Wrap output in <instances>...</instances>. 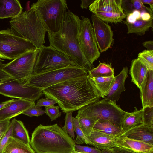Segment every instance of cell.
<instances>
[{
    "label": "cell",
    "instance_id": "ffe728a7",
    "mask_svg": "<svg viewBox=\"0 0 153 153\" xmlns=\"http://www.w3.org/2000/svg\"><path fill=\"white\" fill-rule=\"evenodd\" d=\"M143 108L153 107V70H148L140 89Z\"/></svg>",
    "mask_w": 153,
    "mask_h": 153
},
{
    "label": "cell",
    "instance_id": "c3c4849f",
    "mask_svg": "<svg viewBox=\"0 0 153 153\" xmlns=\"http://www.w3.org/2000/svg\"><path fill=\"white\" fill-rule=\"evenodd\" d=\"M141 1L143 4H149L150 9L153 11V0H141Z\"/></svg>",
    "mask_w": 153,
    "mask_h": 153
},
{
    "label": "cell",
    "instance_id": "cb8c5ba5",
    "mask_svg": "<svg viewBox=\"0 0 153 153\" xmlns=\"http://www.w3.org/2000/svg\"><path fill=\"white\" fill-rule=\"evenodd\" d=\"M153 19L152 18L149 20L146 21L140 19L133 23H128L125 20L124 23L127 27V34L134 33L139 36L144 35L150 28H153Z\"/></svg>",
    "mask_w": 153,
    "mask_h": 153
},
{
    "label": "cell",
    "instance_id": "f35d334b",
    "mask_svg": "<svg viewBox=\"0 0 153 153\" xmlns=\"http://www.w3.org/2000/svg\"><path fill=\"white\" fill-rule=\"evenodd\" d=\"M75 150L85 153H102L101 150L95 147L81 146L76 144Z\"/></svg>",
    "mask_w": 153,
    "mask_h": 153
},
{
    "label": "cell",
    "instance_id": "d590c367",
    "mask_svg": "<svg viewBox=\"0 0 153 153\" xmlns=\"http://www.w3.org/2000/svg\"><path fill=\"white\" fill-rule=\"evenodd\" d=\"M15 118L10 121L9 127L0 140V153H3L9 137L11 136Z\"/></svg>",
    "mask_w": 153,
    "mask_h": 153
},
{
    "label": "cell",
    "instance_id": "d6986e66",
    "mask_svg": "<svg viewBox=\"0 0 153 153\" xmlns=\"http://www.w3.org/2000/svg\"><path fill=\"white\" fill-rule=\"evenodd\" d=\"M117 137V136L109 135L93 129L87 138L93 146L101 150L108 149L115 146Z\"/></svg>",
    "mask_w": 153,
    "mask_h": 153
},
{
    "label": "cell",
    "instance_id": "d6a6232c",
    "mask_svg": "<svg viewBox=\"0 0 153 153\" xmlns=\"http://www.w3.org/2000/svg\"><path fill=\"white\" fill-rule=\"evenodd\" d=\"M138 58L148 70H153V50H144L139 53Z\"/></svg>",
    "mask_w": 153,
    "mask_h": 153
},
{
    "label": "cell",
    "instance_id": "3957f363",
    "mask_svg": "<svg viewBox=\"0 0 153 153\" xmlns=\"http://www.w3.org/2000/svg\"><path fill=\"white\" fill-rule=\"evenodd\" d=\"M30 144L35 153H72L75 151L74 141L57 124L38 126L32 133Z\"/></svg>",
    "mask_w": 153,
    "mask_h": 153
},
{
    "label": "cell",
    "instance_id": "816d5d0a",
    "mask_svg": "<svg viewBox=\"0 0 153 153\" xmlns=\"http://www.w3.org/2000/svg\"><path fill=\"white\" fill-rule=\"evenodd\" d=\"M5 61L4 60L0 59V67L3 68L5 64L3 63V62Z\"/></svg>",
    "mask_w": 153,
    "mask_h": 153
},
{
    "label": "cell",
    "instance_id": "9c48e42d",
    "mask_svg": "<svg viewBox=\"0 0 153 153\" xmlns=\"http://www.w3.org/2000/svg\"><path fill=\"white\" fill-rule=\"evenodd\" d=\"M39 49L28 51L5 64L2 70L22 85L28 84Z\"/></svg>",
    "mask_w": 153,
    "mask_h": 153
},
{
    "label": "cell",
    "instance_id": "2e32d148",
    "mask_svg": "<svg viewBox=\"0 0 153 153\" xmlns=\"http://www.w3.org/2000/svg\"><path fill=\"white\" fill-rule=\"evenodd\" d=\"M120 136L153 145V128L141 124L123 132Z\"/></svg>",
    "mask_w": 153,
    "mask_h": 153
},
{
    "label": "cell",
    "instance_id": "60d3db41",
    "mask_svg": "<svg viewBox=\"0 0 153 153\" xmlns=\"http://www.w3.org/2000/svg\"><path fill=\"white\" fill-rule=\"evenodd\" d=\"M57 102L54 100L48 98H41L38 100L35 106L39 108L53 106Z\"/></svg>",
    "mask_w": 153,
    "mask_h": 153
},
{
    "label": "cell",
    "instance_id": "1f68e13d",
    "mask_svg": "<svg viewBox=\"0 0 153 153\" xmlns=\"http://www.w3.org/2000/svg\"><path fill=\"white\" fill-rule=\"evenodd\" d=\"M74 130L76 134V137L75 140L76 144L78 145L85 143L87 144L93 145V144L85 136L80 126L79 119L77 118L73 117Z\"/></svg>",
    "mask_w": 153,
    "mask_h": 153
},
{
    "label": "cell",
    "instance_id": "5bb4252c",
    "mask_svg": "<svg viewBox=\"0 0 153 153\" xmlns=\"http://www.w3.org/2000/svg\"><path fill=\"white\" fill-rule=\"evenodd\" d=\"M34 102L16 99L0 110V120L12 118L22 114L29 108L35 106Z\"/></svg>",
    "mask_w": 153,
    "mask_h": 153
},
{
    "label": "cell",
    "instance_id": "836d02e7",
    "mask_svg": "<svg viewBox=\"0 0 153 153\" xmlns=\"http://www.w3.org/2000/svg\"><path fill=\"white\" fill-rule=\"evenodd\" d=\"M72 112H68L65 118V123L62 128L64 131L75 141V135L74 133L73 117Z\"/></svg>",
    "mask_w": 153,
    "mask_h": 153
},
{
    "label": "cell",
    "instance_id": "f1b7e54d",
    "mask_svg": "<svg viewBox=\"0 0 153 153\" xmlns=\"http://www.w3.org/2000/svg\"><path fill=\"white\" fill-rule=\"evenodd\" d=\"M91 78L114 76V68L110 64L101 62L99 65L88 72Z\"/></svg>",
    "mask_w": 153,
    "mask_h": 153
},
{
    "label": "cell",
    "instance_id": "ee69618b",
    "mask_svg": "<svg viewBox=\"0 0 153 153\" xmlns=\"http://www.w3.org/2000/svg\"><path fill=\"white\" fill-rule=\"evenodd\" d=\"M140 12L141 19L142 20L148 21L149 20L152 18H153V15L146 11L143 10L140 11Z\"/></svg>",
    "mask_w": 153,
    "mask_h": 153
},
{
    "label": "cell",
    "instance_id": "603a6c76",
    "mask_svg": "<svg viewBox=\"0 0 153 153\" xmlns=\"http://www.w3.org/2000/svg\"><path fill=\"white\" fill-rule=\"evenodd\" d=\"M143 111L134 107L132 112H125L121 122V128L124 131L142 124Z\"/></svg>",
    "mask_w": 153,
    "mask_h": 153
},
{
    "label": "cell",
    "instance_id": "7bdbcfd3",
    "mask_svg": "<svg viewBox=\"0 0 153 153\" xmlns=\"http://www.w3.org/2000/svg\"><path fill=\"white\" fill-rule=\"evenodd\" d=\"M111 153H138L129 150L115 146L108 149Z\"/></svg>",
    "mask_w": 153,
    "mask_h": 153
},
{
    "label": "cell",
    "instance_id": "e0dca14e",
    "mask_svg": "<svg viewBox=\"0 0 153 153\" xmlns=\"http://www.w3.org/2000/svg\"><path fill=\"white\" fill-rule=\"evenodd\" d=\"M128 68L124 67L117 75L114 76V81L105 99L113 101H117L121 93L125 91V81L128 76Z\"/></svg>",
    "mask_w": 153,
    "mask_h": 153
},
{
    "label": "cell",
    "instance_id": "484cf974",
    "mask_svg": "<svg viewBox=\"0 0 153 153\" xmlns=\"http://www.w3.org/2000/svg\"><path fill=\"white\" fill-rule=\"evenodd\" d=\"M93 129L115 136H119L124 132L121 128L109 121L104 120H98L94 125Z\"/></svg>",
    "mask_w": 153,
    "mask_h": 153
},
{
    "label": "cell",
    "instance_id": "4dcf8cb0",
    "mask_svg": "<svg viewBox=\"0 0 153 153\" xmlns=\"http://www.w3.org/2000/svg\"><path fill=\"white\" fill-rule=\"evenodd\" d=\"M76 117L78 118L80 128L87 137L97 120L82 114H77Z\"/></svg>",
    "mask_w": 153,
    "mask_h": 153
},
{
    "label": "cell",
    "instance_id": "f5cc1de1",
    "mask_svg": "<svg viewBox=\"0 0 153 153\" xmlns=\"http://www.w3.org/2000/svg\"><path fill=\"white\" fill-rule=\"evenodd\" d=\"M72 153H85L75 150L74 152H72Z\"/></svg>",
    "mask_w": 153,
    "mask_h": 153
},
{
    "label": "cell",
    "instance_id": "d4e9b609",
    "mask_svg": "<svg viewBox=\"0 0 153 153\" xmlns=\"http://www.w3.org/2000/svg\"><path fill=\"white\" fill-rule=\"evenodd\" d=\"M3 153H35L30 145L11 136L9 137Z\"/></svg>",
    "mask_w": 153,
    "mask_h": 153
},
{
    "label": "cell",
    "instance_id": "8992f818",
    "mask_svg": "<svg viewBox=\"0 0 153 153\" xmlns=\"http://www.w3.org/2000/svg\"><path fill=\"white\" fill-rule=\"evenodd\" d=\"M88 72L85 69L78 65L69 66L32 75L28 84L43 91L67 80L85 75Z\"/></svg>",
    "mask_w": 153,
    "mask_h": 153
},
{
    "label": "cell",
    "instance_id": "277c9868",
    "mask_svg": "<svg viewBox=\"0 0 153 153\" xmlns=\"http://www.w3.org/2000/svg\"><path fill=\"white\" fill-rule=\"evenodd\" d=\"M10 23L12 30L31 42L37 48L39 49L45 43L47 31L33 8L22 12L11 19Z\"/></svg>",
    "mask_w": 153,
    "mask_h": 153
},
{
    "label": "cell",
    "instance_id": "e575fe53",
    "mask_svg": "<svg viewBox=\"0 0 153 153\" xmlns=\"http://www.w3.org/2000/svg\"><path fill=\"white\" fill-rule=\"evenodd\" d=\"M142 124L153 128V107L142 108Z\"/></svg>",
    "mask_w": 153,
    "mask_h": 153
},
{
    "label": "cell",
    "instance_id": "52a82bcc",
    "mask_svg": "<svg viewBox=\"0 0 153 153\" xmlns=\"http://www.w3.org/2000/svg\"><path fill=\"white\" fill-rule=\"evenodd\" d=\"M125 112L116 104V102L104 98L78 110V114L84 115L97 121H108L121 128L122 121Z\"/></svg>",
    "mask_w": 153,
    "mask_h": 153
},
{
    "label": "cell",
    "instance_id": "681fc988",
    "mask_svg": "<svg viewBox=\"0 0 153 153\" xmlns=\"http://www.w3.org/2000/svg\"><path fill=\"white\" fill-rule=\"evenodd\" d=\"M15 100L14 99H12L10 100H7L0 103V110L4 108L8 104H10Z\"/></svg>",
    "mask_w": 153,
    "mask_h": 153
},
{
    "label": "cell",
    "instance_id": "ba28073f",
    "mask_svg": "<svg viewBox=\"0 0 153 153\" xmlns=\"http://www.w3.org/2000/svg\"><path fill=\"white\" fill-rule=\"evenodd\" d=\"M39 49L32 75L77 65L68 56L50 45H43Z\"/></svg>",
    "mask_w": 153,
    "mask_h": 153
},
{
    "label": "cell",
    "instance_id": "b9f144b4",
    "mask_svg": "<svg viewBox=\"0 0 153 153\" xmlns=\"http://www.w3.org/2000/svg\"><path fill=\"white\" fill-rule=\"evenodd\" d=\"M10 119L0 120V140L8 129Z\"/></svg>",
    "mask_w": 153,
    "mask_h": 153
},
{
    "label": "cell",
    "instance_id": "30bf717a",
    "mask_svg": "<svg viewBox=\"0 0 153 153\" xmlns=\"http://www.w3.org/2000/svg\"><path fill=\"white\" fill-rule=\"evenodd\" d=\"M36 48L31 42L18 36L10 29L0 30V58L13 60Z\"/></svg>",
    "mask_w": 153,
    "mask_h": 153
},
{
    "label": "cell",
    "instance_id": "4316f807",
    "mask_svg": "<svg viewBox=\"0 0 153 153\" xmlns=\"http://www.w3.org/2000/svg\"><path fill=\"white\" fill-rule=\"evenodd\" d=\"M114 76L91 77L101 97L105 98L107 95L114 82Z\"/></svg>",
    "mask_w": 153,
    "mask_h": 153
},
{
    "label": "cell",
    "instance_id": "8fae6325",
    "mask_svg": "<svg viewBox=\"0 0 153 153\" xmlns=\"http://www.w3.org/2000/svg\"><path fill=\"white\" fill-rule=\"evenodd\" d=\"M0 94L10 98L35 102L43 93L40 89L28 84L22 85L11 77L0 81Z\"/></svg>",
    "mask_w": 153,
    "mask_h": 153
},
{
    "label": "cell",
    "instance_id": "f907efd6",
    "mask_svg": "<svg viewBox=\"0 0 153 153\" xmlns=\"http://www.w3.org/2000/svg\"><path fill=\"white\" fill-rule=\"evenodd\" d=\"M102 153H111L110 151L107 149H102L100 150Z\"/></svg>",
    "mask_w": 153,
    "mask_h": 153
},
{
    "label": "cell",
    "instance_id": "7dc6e473",
    "mask_svg": "<svg viewBox=\"0 0 153 153\" xmlns=\"http://www.w3.org/2000/svg\"><path fill=\"white\" fill-rule=\"evenodd\" d=\"M143 46L148 50H153V41L149 40L146 41L142 44Z\"/></svg>",
    "mask_w": 153,
    "mask_h": 153
},
{
    "label": "cell",
    "instance_id": "f546056e",
    "mask_svg": "<svg viewBox=\"0 0 153 153\" xmlns=\"http://www.w3.org/2000/svg\"><path fill=\"white\" fill-rule=\"evenodd\" d=\"M97 17L105 22L117 23L122 21L126 17L124 12H100L93 13Z\"/></svg>",
    "mask_w": 153,
    "mask_h": 153
},
{
    "label": "cell",
    "instance_id": "74e56055",
    "mask_svg": "<svg viewBox=\"0 0 153 153\" xmlns=\"http://www.w3.org/2000/svg\"><path fill=\"white\" fill-rule=\"evenodd\" d=\"M45 113V111L43 110L41 108L36 107L35 106L29 108L22 114L31 117L42 115Z\"/></svg>",
    "mask_w": 153,
    "mask_h": 153
},
{
    "label": "cell",
    "instance_id": "83f0119b",
    "mask_svg": "<svg viewBox=\"0 0 153 153\" xmlns=\"http://www.w3.org/2000/svg\"><path fill=\"white\" fill-rule=\"evenodd\" d=\"M11 137L26 144L30 145V140L28 131L22 121L17 120L15 118Z\"/></svg>",
    "mask_w": 153,
    "mask_h": 153
},
{
    "label": "cell",
    "instance_id": "7c38bea8",
    "mask_svg": "<svg viewBox=\"0 0 153 153\" xmlns=\"http://www.w3.org/2000/svg\"><path fill=\"white\" fill-rule=\"evenodd\" d=\"M79 40L82 51L88 61L92 65L100 56L94 35L92 24L88 18L81 16Z\"/></svg>",
    "mask_w": 153,
    "mask_h": 153
},
{
    "label": "cell",
    "instance_id": "ab89813d",
    "mask_svg": "<svg viewBox=\"0 0 153 153\" xmlns=\"http://www.w3.org/2000/svg\"><path fill=\"white\" fill-rule=\"evenodd\" d=\"M126 20L128 23H133L136 21L141 19L140 11L134 10L126 14Z\"/></svg>",
    "mask_w": 153,
    "mask_h": 153
},
{
    "label": "cell",
    "instance_id": "6da1fadb",
    "mask_svg": "<svg viewBox=\"0 0 153 153\" xmlns=\"http://www.w3.org/2000/svg\"><path fill=\"white\" fill-rule=\"evenodd\" d=\"M42 91L46 98L55 100L65 113L79 110L101 97L88 74L52 85Z\"/></svg>",
    "mask_w": 153,
    "mask_h": 153
},
{
    "label": "cell",
    "instance_id": "44dd1931",
    "mask_svg": "<svg viewBox=\"0 0 153 153\" xmlns=\"http://www.w3.org/2000/svg\"><path fill=\"white\" fill-rule=\"evenodd\" d=\"M23 8L18 0H0V19L17 17L22 12Z\"/></svg>",
    "mask_w": 153,
    "mask_h": 153
},
{
    "label": "cell",
    "instance_id": "9a60e30c",
    "mask_svg": "<svg viewBox=\"0 0 153 153\" xmlns=\"http://www.w3.org/2000/svg\"><path fill=\"white\" fill-rule=\"evenodd\" d=\"M115 145L138 153H153V145L124 137H117Z\"/></svg>",
    "mask_w": 153,
    "mask_h": 153
},
{
    "label": "cell",
    "instance_id": "ac0fdd59",
    "mask_svg": "<svg viewBox=\"0 0 153 153\" xmlns=\"http://www.w3.org/2000/svg\"><path fill=\"white\" fill-rule=\"evenodd\" d=\"M122 0H95L89 6L93 13L96 12H123Z\"/></svg>",
    "mask_w": 153,
    "mask_h": 153
},
{
    "label": "cell",
    "instance_id": "7a4b0ae2",
    "mask_svg": "<svg viewBox=\"0 0 153 153\" xmlns=\"http://www.w3.org/2000/svg\"><path fill=\"white\" fill-rule=\"evenodd\" d=\"M81 19L68 9L64 12L59 31L48 33L50 46L63 53L88 72L94 66L83 54L79 40Z\"/></svg>",
    "mask_w": 153,
    "mask_h": 153
},
{
    "label": "cell",
    "instance_id": "f6af8a7d",
    "mask_svg": "<svg viewBox=\"0 0 153 153\" xmlns=\"http://www.w3.org/2000/svg\"><path fill=\"white\" fill-rule=\"evenodd\" d=\"M95 0H82L80 7L82 9H87Z\"/></svg>",
    "mask_w": 153,
    "mask_h": 153
},
{
    "label": "cell",
    "instance_id": "7402d4cb",
    "mask_svg": "<svg viewBox=\"0 0 153 153\" xmlns=\"http://www.w3.org/2000/svg\"><path fill=\"white\" fill-rule=\"evenodd\" d=\"M148 70L146 66L137 58L133 59L129 71L132 82L140 89Z\"/></svg>",
    "mask_w": 153,
    "mask_h": 153
},
{
    "label": "cell",
    "instance_id": "4fadbf2b",
    "mask_svg": "<svg viewBox=\"0 0 153 153\" xmlns=\"http://www.w3.org/2000/svg\"><path fill=\"white\" fill-rule=\"evenodd\" d=\"M91 19L96 41L100 52L110 48L113 41V33L111 26L92 13Z\"/></svg>",
    "mask_w": 153,
    "mask_h": 153
},
{
    "label": "cell",
    "instance_id": "8d00e7d4",
    "mask_svg": "<svg viewBox=\"0 0 153 153\" xmlns=\"http://www.w3.org/2000/svg\"><path fill=\"white\" fill-rule=\"evenodd\" d=\"M59 106L45 107V113L49 117L51 121L60 117L61 113L59 111Z\"/></svg>",
    "mask_w": 153,
    "mask_h": 153
},
{
    "label": "cell",
    "instance_id": "bcb514c9",
    "mask_svg": "<svg viewBox=\"0 0 153 153\" xmlns=\"http://www.w3.org/2000/svg\"><path fill=\"white\" fill-rule=\"evenodd\" d=\"M2 68L0 67V81L12 77L2 70Z\"/></svg>",
    "mask_w": 153,
    "mask_h": 153
},
{
    "label": "cell",
    "instance_id": "5b68a950",
    "mask_svg": "<svg viewBox=\"0 0 153 153\" xmlns=\"http://www.w3.org/2000/svg\"><path fill=\"white\" fill-rule=\"evenodd\" d=\"M30 8L35 11L48 33L58 32L62 16L68 9L65 0H39Z\"/></svg>",
    "mask_w": 153,
    "mask_h": 153
}]
</instances>
